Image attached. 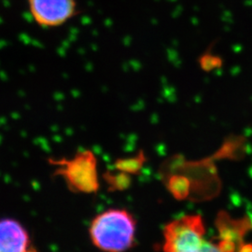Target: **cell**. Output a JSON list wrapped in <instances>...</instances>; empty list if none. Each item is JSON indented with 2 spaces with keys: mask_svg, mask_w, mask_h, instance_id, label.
<instances>
[{
  "mask_svg": "<svg viewBox=\"0 0 252 252\" xmlns=\"http://www.w3.org/2000/svg\"><path fill=\"white\" fill-rule=\"evenodd\" d=\"M109 191H123L129 189L132 184V176L119 170H108L103 175Z\"/></svg>",
  "mask_w": 252,
  "mask_h": 252,
  "instance_id": "52a82bcc",
  "label": "cell"
},
{
  "mask_svg": "<svg viewBox=\"0 0 252 252\" xmlns=\"http://www.w3.org/2000/svg\"><path fill=\"white\" fill-rule=\"evenodd\" d=\"M199 63L202 70L206 72H211L222 66V59L219 55L213 54L210 50H207V52L200 56Z\"/></svg>",
  "mask_w": 252,
  "mask_h": 252,
  "instance_id": "ba28073f",
  "label": "cell"
},
{
  "mask_svg": "<svg viewBox=\"0 0 252 252\" xmlns=\"http://www.w3.org/2000/svg\"><path fill=\"white\" fill-rule=\"evenodd\" d=\"M147 162V157L144 152H139L135 156L119 158L114 162V169L119 171L125 172L130 176H135L140 174Z\"/></svg>",
  "mask_w": 252,
  "mask_h": 252,
  "instance_id": "8992f818",
  "label": "cell"
},
{
  "mask_svg": "<svg viewBox=\"0 0 252 252\" xmlns=\"http://www.w3.org/2000/svg\"><path fill=\"white\" fill-rule=\"evenodd\" d=\"M30 243L27 229L13 219H0V252H26Z\"/></svg>",
  "mask_w": 252,
  "mask_h": 252,
  "instance_id": "5b68a950",
  "label": "cell"
},
{
  "mask_svg": "<svg viewBox=\"0 0 252 252\" xmlns=\"http://www.w3.org/2000/svg\"><path fill=\"white\" fill-rule=\"evenodd\" d=\"M237 252H252V244H242Z\"/></svg>",
  "mask_w": 252,
  "mask_h": 252,
  "instance_id": "30bf717a",
  "label": "cell"
},
{
  "mask_svg": "<svg viewBox=\"0 0 252 252\" xmlns=\"http://www.w3.org/2000/svg\"><path fill=\"white\" fill-rule=\"evenodd\" d=\"M206 228L199 215H186L172 220L163 229V252H198Z\"/></svg>",
  "mask_w": 252,
  "mask_h": 252,
  "instance_id": "3957f363",
  "label": "cell"
},
{
  "mask_svg": "<svg viewBox=\"0 0 252 252\" xmlns=\"http://www.w3.org/2000/svg\"><path fill=\"white\" fill-rule=\"evenodd\" d=\"M54 175L61 177L67 188L76 193L92 194L99 190L97 158L90 150L80 151L70 158L49 159Z\"/></svg>",
  "mask_w": 252,
  "mask_h": 252,
  "instance_id": "7a4b0ae2",
  "label": "cell"
},
{
  "mask_svg": "<svg viewBox=\"0 0 252 252\" xmlns=\"http://www.w3.org/2000/svg\"><path fill=\"white\" fill-rule=\"evenodd\" d=\"M136 220L123 208H110L94 217L89 234L94 247L104 252H126L134 247Z\"/></svg>",
  "mask_w": 252,
  "mask_h": 252,
  "instance_id": "6da1fadb",
  "label": "cell"
},
{
  "mask_svg": "<svg viewBox=\"0 0 252 252\" xmlns=\"http://www.w3.org/2000/svg\"><path fill=\"white\" fill-rule=\"evenodd\" d=\"M26 252H36V251L34 250V249H28Z\"/></svg>",
  "mask_w": 252,
  "mask_h": 252,
  "instance_id": "8fae6325",
  "label": "cell"
},
{
  "mask_svg": "<svg viewBox=\"0 0 252 252\" xmlns=\"http://www.w3.org/2000/svg\"><path fill=\"white\" fill-rule=\"evenodd\" d=\"M29 11L39 27H59L78 13L76 0H28Z\"/></svg>",
  "mask_w": 252,
  "mask_h": 252,
  "instance_id": "277c9868",
  "label": "cell"
},
{
  "mask_svg": "<svg viewBox=\"0 0 252 252\" xmlns=\"http://www.w3.org/2000/svg\"><path fill=\"white\" fill-rule=\"evenodd\" d=\"M198 252H222L219 248L218 244L209 240H205Z\"/></svg>",
  "mask_w": 252,
  "mask_h": 252,
  "instance_id": "9c48e42d",
  "label": "cell"
}]
</instances>
